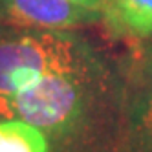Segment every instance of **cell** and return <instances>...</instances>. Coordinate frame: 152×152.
Segmentation results:
<instances>
[{"label":"cell","instance_id":"obj_3","mask_svg":"<svg viewBox=\"0 0 152 152\" xmlns=\"http://www.w3.org/2000/svg\"><path fill=\"white\" fill-rule=\"evenodd\" d=\"M101 18V11L75 6L68 0H0V22L15 29L68 31Z\"/></svg>","mask_w":152,"mask_h":152},{"label":"cell","instance_id":"obj_8","mask_svg":"<svg viewBox=\"0 0 152 152\" xmlns=\"http://www.w3.org/2000/svg\"><path fill=\"white\" fill-rule=\"evenodd\" d=\"M150 39H152V37H150ZM145 55L152 57V42H150V46H148V50H147V53H145Z\"/></svg>","mask_w":152,"mask_h":152},{"label":"cell","instance_id":"obj_4","mask_svg":"<svg viewBox=\"0 0 152 152\" xmlns=\"http://www.w3.org/2000/svg\"><path fill=\"white\" fill-rule=\"evenodd\" d=\"M103 17L121 35L152 37V0H104Z\"/></svg>","mask_w":152,"mask_h":152},{"label":"cell","instance_id":"obj_5","mask_svg":"<svg viewBox=\"0 0 152 152\" xmlns=\"http://www.w3.org/2000/svg\"><path fill=\"white\" fill-rule=\"evenodd\" d=\"M132 132L141 152H152V57L145 55L132 99Z\"/></svg>","mask_w":152,"mask_h":152},{"label":"cell","instance_id":"obj_6","mask_svg":"<svg viewBox=\"0 0 152 152\" xmlns=\"http://www.w3.org/2000/svg\"><path fill=\"white\" fill-rule=\"evenodd\" d=\"M0 152H50L46 132L20 119H0Z\"/></svg>","mask_w":152,"mask_h":152},{"label":"cell","instance_id":"obj_2","mask_svg":"<svg viewBox=\"0 0 152 152\" xmlns=\"http://www.w3.org/2000/svg\"><path fill=\"white\" fill-rule=\"evenodd\" d=\"M97 75L51 72L37 84L0 103V119H20L46 134H64L84 114L88 88Z\"/></svg>","mask_w":152,"mask_h":152},{"label":"cell","instance_id":"obj_7","mask_svg":"<svg viewBox=\"0 0 152 152\" xmlns=\"http://www.w3.org/2000/svg\"><path fill=\"white\" fill-rule=\"evenodd\" d=\"M68 2L75 4V6H81L86 9H94V11H101L103 13V7H104V0H68Z\"/></svg>","mask_w":152,"mask_h":152},{"label":"cell","instance_id":"obj_1","mask_svg":"<svg viewBox=\"0 0 152 152\" xmlns=\"http://www.w3.org/2000/svg\"><path fill=\"white\" fill-rule=\"evenodd\" d=\"M51 72L99 75L101 66L88 42L70 31L17 29L0 35V103Z\"/></svg>","mask_w":152,"mask_h":152}]
</instances>
